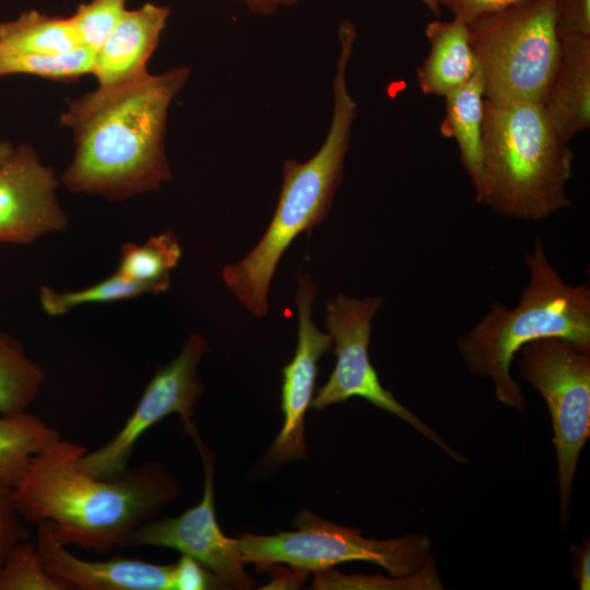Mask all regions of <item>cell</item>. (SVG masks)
Listing matches in <instances>:
<instances>
[{
	"label": "cell",
	"instance_id": "1",
	"mask_svg": "<svg viewBox=\"0 0 590 590\" xmlns=\"http://www.w3.org/2000/svg\"><path fill=\"white\" fill-rule=\"evenodd\" d=\"M87 451L60 438L33 457L12 488L20 516L47 521L63 545L102 554L130 547L133 535L176 499L180 483L160 461H145L114 479H98L79 467Z\"/></svg>",
	"mask_w": 590,
	"mask_h": 590
},
{
	"label": "cell",
	"instance_id": "2",
	"mask_svg": "<svg viewBox=\"0 0 590 590\" xmlns=\"http://www.w3.org/2000/svg\"><path fill=\"white\" fill-rule=\"evenodd\" d=\"M189 76V68L179 67L72 101L61 121L72 131L74 154L60 181L72 192L115 201L169 181L167 114Z\"/></svg>",
	"mask_w": 590,
	"mask_h": 590
},
{
	"label": "cell",
	"instance_id": "3",
	"mask_svg": "<svg viewBox=\"0 0 590 590\" xmlns=\"http://www.w3.org/2000/svg\"><path fill=\"white\" fill-rule=\"evenodd\" d=\"M340 52L333 78V115L318 152L300 163L287 160L273 216L258 244L239 261L222 270V279L241 305L256 317L268 312V294L279 262L293 240L328 215L350 148L357 104L346 83L355 35L339 34Z\"/></svg>",
	"mask_w": 590,
	"mask_h": 590
},
{
	"label": "cell",
	"instance_id": "4",
	"mask_svg": "<svg viewBox=\"0 0 590 590\" xmlns=\"http://www.w3.org/2000/svg\"><path fill=\"white\" fill-rule=\"evenodd\" d=\"M573 160L541 103L484 99L477 203L509 219L545 220L571 204Z\"/></svg>",
	"mask_w": 590,
	"mask_h": 590
},
{
	"label": "cell",
	"instance_id": "5",
	"mask_svg": "<svg viewBox=\"0 0 590 590\" xmlns=\"http://www.w3.org/2000/svg\"><path fill=\"white\" fill-rule=\"evenodd\" d=\"M524 263L529 282L518 304L512 308L502 302L491 304L485 316L457 340L469 371L491 379L496 399L521 412L526 398L510 367L523 345L556 337L590 347L589 285L568 284L548 260L540 239Z\"/></svg>",
	"mask_w": 590,
	"mask_h": 590
},
{
	"label": "cell",
	"instance_id": "6",
	"mask_svg": "<svg viewBox=\"0 0 590 590\" xmlns=\"http://www.w3.org/2000/svg\"><path fill=\"white\" fill-rule=\"evenodd\" d=\"M556 0H523L469 24L484 99L543 103L560 54Z\"/></svg>",
	"mask_w": 590,
	"mask_h": 590
},
{
	"label": "cell",
	"instance_id": "7",
	"mask_svg": "<svg viewBox=\"0 0 590 590\" xmlns=\"http://www.w3.org/2000/svg\"><path fill=\"white\" fill-rule=\"evenodd\" d=\"M296 529L271 535L253 533L233 538L244 564L259 567L286 564L293 569L320 571L346 562H368L393 577L415 575L434 563L430 541L420 533L397 539L374 540L354 528L342 527L303 510Z\"/></svg>",
	"mask_w": 590,
	"mask_h": 590
},
{
	"label": "cell",
	"instance_id": "8",
	"mask_svg": "<svg viewBox=\"0 0 590 590\" xmlns=\"http://www.w3.org/2000/svg\"><path fill=\"white\" fill-rule=\"evenodd\" d=\"M517 354L521 378L542 396L551 415L564 530L579 456L590 437V347L550 337L527 343Z\"/></svg>",
	"mask_w": 590,
	"mask_h": 590
},
{
	"label": "cell",
	"instance_id": "9",
	"mask_svg": "<svg viewBox=\"0 0 590 590\" xmlns=\"http://www.w3.org/2000/svg\"><path fill=\"white\" fill-rule=\"evenodd\" d=\"M382 305L384 299L380 296L357 298L343 293L327 302L326 328L332 338L337 361L311 406L323 411L353 397L363 398L374 406L402 418L453 460L464 463L465 458L462 455L448 446L437 433L382 387L368 354L373 319Z\"/></svg>",
	"mask_w": 590,
	"mask_h": 590
},
{
	"label": "cell",
	"instance_id": "10",
	"mask_svg": "<svg viewBox=\"0 0 590 590\" xmlns=\"http://www.w3.org/2000/svg\"><path fill=\"white\" fill-rule=\"evenodd\" d=\"M208 349L206 340L192 333L179 354L154 374L120 430L104 446L86 451L79 467L98 479L117 477L128 469L142 435L166 416L177 413L185 429L192 425L194 405L203 391L198 366Z\"/></svg>",
	"mask_w": 590,
	"mask_h": 590
},
{
	"label": "cell",
	"instance_id": "11",
	"mask_svg": "<svg viewBox=\"0 0 590 590\" xmlns=\"http://www.w3.org/2000/svg\"><path fill=\"white\" fill-rule=\"evenodd\" d=\"M203 462L204 487L201 502L175 518L152 520L133 535L131 546L169 547L199 562L215 576L222 588L249 589L253 579L245 571L233 538L220 529L215 515L213 456L194 425L187 430Z\"/></svg>",
	"mask_w": 590,
	"mask_h": 590
},
{
	"label": "cell",
	"instance_id": "12",
	"mask_svg": "<svg viewBox=\"0 0 590 590\" xmlns=\"http://www.w3.org/2000/svg\"><path fill=\"white\" fill-rule=\"evenodd\" d=\"M58 184L32 146L14 148L0 167V244L28 245L68 227Z\"/></svg>",
	"mask_w": 590,
	"mask_h": 590
},
{
	"label": "cell",
	"instance_id": "13",
	"mask_svg": "<svg viewBox=\"0 0 590 590\" xmlns=\"http://www.w3.org/2000/svg\"><path fill=\"white\" fill-rule=\"evenodd\" d=\"M296 281L297 344L292 361L283 367L281 408L284 422L268 452L271 463L306 456L305 415L314 400L318 362L333 345L331 335L320 331L312 319L317 287L310 274L299 273Z\"/></svg>",
	"mask_w": 590,
	"mask_h": 590
},
{
	"label": "cell",
	"instance_id": "14",
	"mask_svg": "<svg viewBox=\"0 0 590 590\" xmlns=\"http://www.w3.org/2000/svg\"><path fill=\"white\" fill-rule=\"evenodd\" d=\"M36 548L44 568L64 590H175V565L116 556L85 560L70 553L47 521L36 523Z\"/></svg>",
	"mask_w": 590,
	"mask_h": 590
},
{
	"label": "cell",
	"instance_id": "15",
	"mask_svg": "<svg viewBox=\"0 0 590 590\" xmlns=\"http://www.w3.org/2000/svg\"><path fill=\"white\" fill-rule=\"evenodd\" d=\"M169 9L144 3L127 10L94 56L92 74L99 86H118L142 80L146 64L160 42Z\"/></svg>",
	"mask_w": 590,
	"mask_h": 590
},
{
	"label": "cell",
	"instance_id": "16",
	"mask_svg": "<svg viewBox=\"0 0 590 590\" xmlns=\"http://www.w3.org/2000/svg\"><path fill=\"white\" fill-rule=\"evenodd\" d=\"M542 105L566 142L590 127V37L560 38L558 64Z\"/></svg>",
	"mask_w": 590,
	"mask_h": 590
},
{
	"label": "cell",
	"instance_id": "17",
	"mask_svg": "<svg viewBox=\"0 0 590 590\" xmlns=\"http://www.w3.org/2000/svg\"><path fill=\"white\" fill-rule=\"evenodd\" d=\"M425 35L430 48L417 69V83L423 94L445 97L467 83L479 69L469 24L457 17L435 20L426 25Z\"/></svg>",
	"mask_w": 590,
	"mask_h": 590
},
{
	"label": "cell",
	"instance_id": "18",
	"mask_svg": "<svg viewBox=\"0 0 590 590\" xmlns=\"http://www.w3.org/2000/svg\"><path fill=\"white\" fill-rule=\"evenodd\" d=\"M445 98L446 114L440 131L444 137L456 140L462 166L475 191L481 180L484 119V84L480 69Z\"/></svg>",
	"mask_w": 590,
	"mask_h": 590
},
{
	"label": "cell",
	"instance_id": "19",
	"mask_svg": "<svg viewBox=\"0 0 590 590\" xmlns=\"http://www.w3.org/2000/svg\"><path fill=\"white\" fill-rule=\"evenodd\" d=\"M60 438L56 428L30 412L0 415V482L15 487L33 457Z\"/></svg>",
	"mask_w": 590,
	"mask_h": 590
},
{
	"label": "cell",
	"instance_id": "20",
	"mask_svg": "<svg viewBox=\"0 0 590 590\" xmlns=\"http://www.w3.org/2000/svg\"><path fill=\"white\" fill-rule=\"evenodd\" d=\"M181 255V246L172 232L153 235L142 244L126 241L120 247L116 272L160 294L168 290L170 272L178 266Z\"/></svg>",
	"mask_w": 590,
	"mask_h": 590
},
{
	"label": "cell",
	"instance_id": "21",
	"mask_svg": "<svg viewBox=\"0 0 590 590\" xmlns=\"http://www.w3.org/2000/svg\"><path fill=\"white\" fill-rule=\"evenodd\" d=\"M0 44L39 55H61L82 47L70 16H50L35 10L1 23Z\"/></svg>",
	"mask_w": 590,
	"mask_h": 590
},
{
	"label": "cell",
	"instance_id": "22",
	"mask_svg": "<svg viewBox=\"0 0 590 590\" xmlns=\"http://www.w3.org/2000/svg\"><path fill=\"white\" fill-rule=\"evenodd\" d=\"M45 374L11 335L0 332V415L28 412L38 396Z\"/></svg>",
	"mask_w": 590,
	"mask_h": 590
},
{
	"label": "cell",
	"instance_id": "23",
	"mask_svg": "<svg viewBox=\"0 0 590 590\" xmlns=\"http://www.w3.org/2000/svg\"><path fill=\"white\" fill-rule=\"evenodd\" d=\"M94 56L84 47L61 55H39L0 44V78L32 74L56 81H73L92 73Z\"/></svg>",
	"mask_w": 590,
	"mask_h": 590
},
{
	"label": "cell",
	"instance_id": "24",
	"mask_svg": "<svg viewBox=\"0 0 590 590\" xmlns=\"http://www.w3.org/2000/svg\"><path fill=\"white\" fill-rule=\"evenodd\" d=\"M154 294L144 284L125 279L117 272L87 287L75 291H56L48 286L39 288V303L44 312L51 317L68 314L87 304H103Z\"/></svg>",
	"mask_w": 590,
	"mask_h": 590
},
{
	"label": "cell",
	"instance_id": "25",
	"mask_svg": "<svg viewBox=\"0 0 590 590\" xmlns=\"http://www.w3.org/2000/svg\"><path fill=\"white\" fill-rule=\"evenodd\" d=\"M0 590H64L44 568L36 544L17 542L0 564Z\"/></svg>",
	"mask_w": 590,
	"mask_h": 590
},
{
	"label": "cell",
	"instance_id": "26",
	"mask_svg": "<svg viewBox=\"0 0 590 590\" xmlns=\"http://www.w3.org/2000/svg\"><path fill=\"white\" fill-rule=\"evenodd\" d=\"M127 0H91L70 16L82 47L98 50L126 13Z\"/></svg>",
	"mask_w": 590,
	"mask_h": 590
},
{
	"label": "cell",
	"instance_id": "27",
	"mask_svg": "<svg viewBox=\"0 0 590 590\" xmlns=\"http://www.w3.org/2000/svg\"><path fill=\"white\" fill-rule=\"evenodd\" d=\"M314 589H442L434 563L408 577L344 576L333 570L315 573Z\"/></svg>",
	"mask_w": 590,
	"mask_h": 590
},
{
	"label": "cell",
	"instance_id": "28",
	"mask_svg": "<svg viewBox=\"0 0 590 590\" xmlns=\"http://www.w3.org/2000/svg\"><path fill=\"white\" fill-rule=\"evenodd\" d=\"M22 519L13 502L12 487L0 482V564L17 542L30 539Z\"/></svg>",
	"mask_w": 590,
	"mask_h": 590
},
{
	"label": "cell",
	"instance_id": "29",
	"mask_svg": "<svg viewBox=\"0 0 590 590\" xmlns=\"http://www.w3.org/2000/svg\"><path fill=\"white\" fill-rule=\"evenodd\" d=\"M555 9L559 38L590 37V0H556Z\"/></svg>",
	"mask_w": 590,
	"mask_h": 590
},
{
	"label": "cell",
	"instance_id": "30",
	"mask_svg": "<svg viewBox=\"0 0 590 590\" xmlns=\"http://www.w3.org/2000/svg\"><path fill=\"white\" fill-rule=\"evenodd\" d=\"M175 565V590H204L222 588L217 579L199 562L181 554Z\"/></svg>",
	"mask_w": 590,
	"mask_h": 590
},
{
	"label": "cell",
	"instance_id": "31",
	"mask_svg": "<svg viewBox=\"0 0 590 590\" xmlns=\"http://www.w3.org/2000/svg\"><path fill=\"white\" fill-rule=\"evenodd\" d=\"M523 0H437L453 17L470 24L486 14L499 11Z\"/></svg>",
	"mask_w": 590,
	"mask_h": 590
},
{
	"label": "cell",
	"instance_id": "32",
	"mask_svg": "<svg viewBox=\"0 0 590 590\" xmlns=\"http://www.w3.org/2000/svg\"><path fill=\"white\" fill-rule=\"evenodd\" d=\"M574 554V575L580 590L590 589V543L585 540L578 547L571 545Z\"/></svg>",
	"mask_w": 590,
	"mask_h": 590
},
{
	"label": "cell",
	"instance_id": "33",
	"mask_svg": "<svg viewBox=\"0 0 590 590\" xmlns=\"http://www.w3.org/2000/svg\"><path fill=\"white\" fill-rule=\"evenodd\" d=\"M249 10L256 14L269 15L274 13L281 5H288L296 0H244ZM426 8L436 16H440V5L437 0H421Z\"/></svg>",
	"mask_w": 590,
	"mask_h": 590
},
{
	"label": "cell",
	"instance_id": "34",
	"mask_svg": "<svg viewBox=\"0 0 590 590\" xmlns=\"http://www.w3.org/2000/svg\"><path fill=\"white\" fill-rule=\"evenodd\" d=\"M13 151H14V148L9 141L0 140V167L10 157Z\"/></svg>",
	"mask_w": 590,
	"mask_h": 590
}]
</instances>
